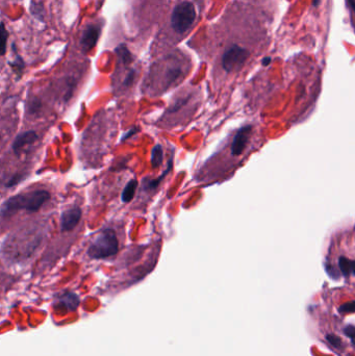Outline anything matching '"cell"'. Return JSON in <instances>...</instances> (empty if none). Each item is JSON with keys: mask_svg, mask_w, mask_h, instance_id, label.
I'll use <instances>...</instances> for the list:
<instances>
[{"mask_svg": "<svg viewBox=\"0 0 355 356\" xmlns=\"http://www.w3.org/2000/svg\"><path fill=\"white\" fill-rule=\"evenodd\" d=\"M50 199L47 191L39 190L26 194H19L9 198L0 209V215L10 217L19 211L38 212L42 206Z\"/></svg>", "mask_w": 355, "mask_h": 356, "instance_id": "1", "label": "cell"}, {"mask_svg": "<svg viewBox=\"0 0 355 356\" xmlns=\"http://www.w3.org/2000/svg\"><path fill=\"white\" fill-rule=\"evenodd\" d=\"M119 242L113 229L102 230L92 242L88 249V255L92 258L100 259L114 256L118 253Z\"/></svg>", "mask_w": 355, "mask_h": 356, "instance_id": "2", "label": "cell"}, {"mask_svg": "<svg viewBox=\"0 0 355 356\" xmlns=\"http://www.w3.org/2000/svg\"><path fill=\"white\" fill-rule=\"evenodd\" d=\"M195 18H196L195 7L189 2H184L178 5L172 13V17H171L172 27L176 32L182 33L186 29H189V27L195 21Z\"/></svg>", "mask_w": 355, "mask_h": 356, "instance_id": "3", "label": "cell"}, {"mask_svg": "<svg viewBox=\"0 0 355 356\" xmlns=\"http://www.w3.org/2000/svg\"><path fill=\"white\" fill-rule=\"evenodd\" d=\"M248 56L249 52L245 48H242L239 45H232L223 54L222 67L226 72H231L244 65Z\"/></svg>", "mask_w": 355, "mask_h": 356, "instance_id": "4", "label": "cell"}, {"mask_svg": "<svg viewBox=\"0 0 355 356\" xmlns=\"http://www.w3.org/2000/svg\"><path fill=\"white\" fill-rule=\"evenodd\" d=\"M252 133V125L243 126L233 138L231 144V155L239 156L244 151Z\"/></svg>", "mask_w": 355, "mask_h": 356, "instance_id": "5", "label": "cell"}, {"mask_svg": "<svg viewBox=\"0 0 355 356\" xmlns=\"http://www.w3.org/2000/svg\"><path fill=\"white\" fill-rule=\"evenodd\" d=\"M82 219V210L78 206H74L65 212L61 216V230L71 231L75 228Z\"/></svg>", "mask_w": 355, "mask_h": 356, "instance_id": "6", "label": "cell"}, {"mask_svg": "<svg viewBox=\"0 0 355 356\" xmlns=\"http://www.w3.org/2000/svg\"><path fill=\"white\" fill-rule=\"evenodd\" d=\"M100 35V28L95 24L88 25L81 37V46L85 52H89L94 48Z\"/></svg>", "mask_w": 355, "mask_h": 356, "instance_id": "7", "label": "cell"}, {"mask_svg": "<svg viewBox=\"0 0 355 356\" xmlns=\"http://www.w3.org/2000/svg\"><path fill=\"white\" fill-rule=\"evenodd\" d=\"M36 140H38V135H36L35 131H25L20 135H18L13 142V150L16 154L19 153L21 150L28 145L33 144Z\"/></svg>", "mask_w": 355, "mask_h": 356, "instance_id": "8", "label": "cell"}, {"mask_svg": "<svg viewBox=\"0 0 355 356\" xmlns=\"http://www.w3.org/2000/svg\"><path fill=\"white\" fill-rule=\"evenodd\" d=\"M137 187H138L137 179H132L130 181H128V183L125 185L124 190L122 192V195H121V199L124 203H128L134 199L136 191H137Z\"/></svg>", "mask_w": 355, "mask_h": 356, "instance_id": "9", "label": "cell"}, {"mask_svg": "<svg viewBox=\"0 0 355 356\" xmlns=\"http://www.w3.org/2000/svg\"><path fill=\"white\" fill-rule=\"evenodd\" d=\"M339 268L345 277H349L354 274V261L345 256L339 258Z\"/></svg>", "mask_w": 355, "mask_h": 356, "instance_id": "10", "label": "cell"}, {"mask_svg": "<svg viewBox=\"0 0 355 356\" xmlns=\"http://www.w3.org/2000/svg\"><path fill=\"white\" fill-rule=\"evenodd\" d=\"M9 33L4 23H0V55H5L7 52V42Z\"/></svg>", "mask_w": 355, "mask_h": 356, "instance_id": "11", "label": "cell"}, {"mask_svg": "<svg viewBox=\"0 0 355 356\" xmlns=\"http://www.w3.org/2000/svg\"><path fill=\"white\" fill-rule=\"evenodd\" d=\"M163 162V149L161 145H156L152 149L151 153V165L153 168H159Z\"/></svg>", "mask_w": 355, "mask_h": 356, "instance_id": "12", "label": "cell"}, {"mask_svg": "<svg viewBox=\"0 0 355 356\" xmlns=\"http://www.w3.org/2000/svg\"><path fill=\"white\" fill-rule=\"evenodd\" d=\"M171 166H172V160H170L169 161V164H168V168H167V170H166V172L163 174V175H161L157 179H154V180H150V181H148L147 182V184H145V187H146V189L147 190H154L155 189V187H157L159 186V184H160V182L163 180V178L168 174V173H169V171L171 170Z\"/></svg>", "mask_w": 355, "mask_h": 356, "instance_id": "13", "label": "cell"}, {"mask_svg": "<svg viewBox=\"0 0 355 356\" xmlns=\"http://www.w3.org/2000/svg\"><path fill=\"white\" fill-rule=\"evenodd\" d=\"M116 52H117V54L119 55L120 60H121L124 64H127V63H129L130 61H132V55H130V52L128 51V49H127L124 45H121V46L117 47Z\"/></svg>", "mask_w": 355, "mask_h": 356, "instance_id": "14", "label": "cell"}, {"mask_svg": "<svg viewBox=\"0 0 355 356\" xmlns=\"http://www.w3.org/2000/svg\"><path fill=\"white\" fill-rule=\"evenodd\" d=\"M65 301H66L67 306L72 307V309L77 307V305H78V298L74 294H67V296L65 298Z\"/></svg>", "mask_w": 355, "mask_h": 356, "instance_id": "15", "label": "cell"}, {"mask_svg": "<svg viewBox=\"0 0 355 356\" xmlns=\"http://www.w3.org/2000/svg\"><path fill=\"white\" fill-rule=\"evenodd\" d=\"M11 67L17 72V73H21L23 68H24V63L23 61L20 59V56H17V59L15 61V63H10Z\"/></svg>", "mask_w": 355, "mask_h": 356, "instance_id": "16", "label": "cell"}, {"mask_svg": "<svg viewBox=\"0 0 355 356\" xmlns=\"http://www.w3.org/2000/svg\"><path fill=\"white\" fill-rule=\"evenodd\" d=\"M134 80H135V71H132V72H129V74L127 75V76H126V78H125V81H124V86H126V87H129L130 85H132V84H133Z\"/></svg>", "mask_w": 355, "mask_h": 356, "instance_id": "17", "label": "cell"}, {"mask_svg": "<svg viewBox=\"0 0 355 356\" xmlns=\"http://www.w3.org/2000/svg\"><path fill=\"white\" fill-rule=\"evenodd\" d=\"M327 339L329 340V343H331L335 347H339V345L341 344V340L338 339V337H335L334 335H328Z\"/></svg>", "mask_w": 355, "mask_h": 356, "instance_id": "18", "label": "cell"}, {"mask_svg": "<svg viewBox=\"0 0 355 356\" xmlns=\"http://www.w3.org/2000/svg\"><path fill=\"white\" fill-rule=\"evenodd\" d=\"M347 3H348V7H349L350 11L352 12L354 9V0H347Z\"/></svg>", "mask_w": 355, "mask_h": 356, "instance_id": "19", "label": "cell"}, {"mask_svg": "<svg viewBox=\"0 0 355 356\" xmlns=\"http://www.w3.org/2000/svg\"><path fill=\"white\" fill-rule=\"evenodd\" d=\"M270 63H271V59L270 58H267V59L263 60V65L264 66H268Z\"/></svg>", "mask_w": 355, "mask_h": 356, "instance_id": "20", "label": "cell"}]
</instances>
